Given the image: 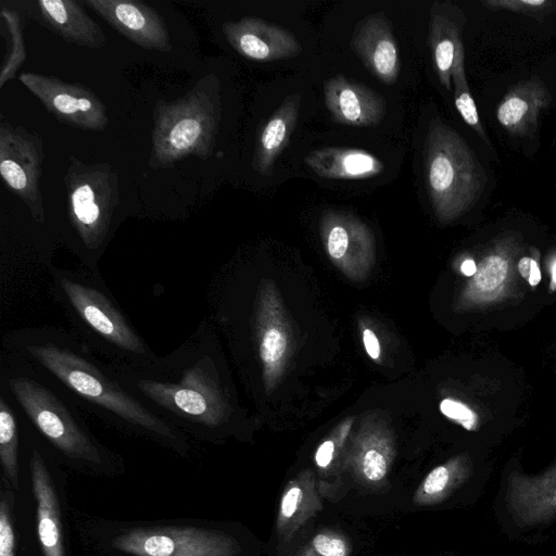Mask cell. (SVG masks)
Here are the masks:
<instances>
[{"label":"cell","instance_id":"277c9868","mask_svg":"<svg viewBox=\"0 0 556 556\" xmlns=\"http://www.w3.org/2000/svg\"><path fill=\"white\" fill-rule=\"evenodd\" d=\"M50 291L72 331L113 365L142 366L159 355L135 328L99 269L53 267Z\"/></svg>","mask_w":556,"mask_h":556},{"label":"cell","instance_id":"e575fe53","mask_svg":"<svg viewBox=\"0 0 556 556\" xmlns=\"http://www.w3.org/2000/svg\"><path fill=\"white\" fill-rule=\"evenodd\" d=\"M531 262H532V258L529 257V256H523L519 263H518V269H519V273L520 275L525 278V279H529V276H530V271H531Z\"/></svg>","mask_w":556,"mask_h":556},{"label":"cell","instance_id":"7402d4cb","mask_svg":"<svg viewBox=\"0 0 556 556\" xmlns=\"http://www.w3.org/2000/svg\"><path fill=\"white\" fill-rule=\"evenodd\" d=\"M300 102L299 93L287 97L261 129L253 155V167L260 174L269 176L287 147L299 118Z\"/></svg>","mask_w":556,"mask_h":556},{"label":"cell","instance_id":"3957f363","mask_svg":"<svg viewBox=\"0 0 556 556\" xmlns=\"http://www.w3.org/2000/svg\"><path fill=\"white\" fill-rule=\"evenodd\" d=\"M0 394L23 426L61 459L94 470L117 464L118 457L88 428L81 409L53 382L5 351L0 357Z\"/></svg>","mask_w":556,"mask_h":556},{"label":"cell","instance_id":"30bf717a","mask_svg":"<svg viewBox=\"0 0 556 556\" xmlns=\"http://www.w3.org/2000/svg\"><path fill=\"white\" fill-rule=\"evenodd\" d=\"M18 79L61 123L84 130L106 127L105 106L89 88L37 73H22Z\"/></svg>","mask_w":556,"mask_h":556},{"label":"cell","instance_id":"8fae6325","mask_svg":"<svg viewBox=\"0 0 556 556\" xmlns=\"http://www.w3.org/2000/svg\"><path fill=\"white\" fill-rule=\"evenodd\" d=\"M22 428L27 435L28 465L36 501L37 533L43 556H66L61 505L52 479L49 454L45 445L23 424Z\"/></svg>","mask_w":556,"mask_h":556},{"label":"cell","instance_id":"d4e9b609","mask_svg":"<svg viewBox=\"0 0 556 556\" xmlns=\"http://www.w3.org/2000/svg\"><path fill=\"white\" fill-rule=\"evenodd\" d=\"M390 447L383 444L359 446L350 463L351 472L361 486L377 490L386 485L390 469Z\"/></svg>","mask_w":556,"mask_h":556},{"label":"cell","instance_id":"1f68e13d","mask_svg":"<svg viewBox=\"0 0 556 556\" xmlns=\"http://www.w3.org/2000/svg\"><path fill=\"white\" fill-rule=\"evenodd\" d=\"M286 346L282 333L277 329H269L263 337L260 355L265 363H275L283 355Z\"/></svg>","mask_w":556,"mask_h":556},{"label":"cell","instance_id":"836d02e7","mask_svg":"<svg viewBox=\"0 0 556 556\" xmlns=\"http://www.w3.org/2000/svg\"><path fill=\"white\" fill-rule=\"evenodd\" d=\"M363 341L368 355L377 359L380 355V345L376 334L370 329H365L363 332Z\"/></svg>","mask_w":556,"mask_h":556},{"label":"cell","instance_id":"7c38bea8","mask_svg":"<svg viewBox=\"0 0 556 556\" xmlns=\"http://www.w3.org/2000/svg\"><path fill=\"white\" fill-rule=\"evenodd\" d=\"M99 16L137 46L162 52L172 49L169 33L161 15L135 0H86Z\"/></svg>","mask_w":556,"mask_h":556},{"label":"cell","instance_id":"484cf974","mask_svg":"<svg viewBox=\"0 0 556 556\" xmlns=\"http://www.w3.org/2000/svg\"><path fill=\"white\" fill-rule=\"evenodd\" d=\"M2 34L7 42V51L0 73V88L12 79L26 59V50L21 29V17L17 11L1 9Z\"/></svg>","mask_w":556,"mask_h":556},{"label":"cell","instance_id":"9c48e42d","mask_svg":"<svg viewBox=\"0 0 556 556\" xmlns=\"http://www.w3.org/2000/svg\"><path fill=\"white\" fill-rule=\"evenodd\" d=\"M43 142L25 128L0 124V174L9 187L28 207L33 219L43 224L46 214L40 192Z\"/></svg>","mask_w":556,"mask_h":556},{"label":"cell","instance_id":"7a4b0ae2","mask_svg":"<svg viewBox=\"0 0 556 556\" xmlns=\"http://www.w3.org/2000/svg\"><path fill=\"white\" fill-rule=\"evenodd\" d=\"M110 365L138 400L184 434L216 440L231 421L222 353L205 319L174 351L147 365Z\"/></svg>","mask_w":556,"mask_h":556},{"label":"cell","instance_id":"cb8c5ba5","mask_svg":"<svg viewBox=\"0 0 556 556\" xmlns=\"http://www.w3.org/2000/svg\"><path fill=\"white\" fill-rule=\"evenodd\" d=\"M21 429L18 415L8 399L0 394V462L4 480L14 490L18 489Z\"/></svg>","mask_w":556,"mask_h":556},{"label":"cell","instance_id":"5bb4252c","mask_svg":"<svg viewBox=\"0 0 556 556\" xmlns=\"http://www.w3.org/2000/svg\"><path fill=\"white\" fill-rule=\"evenodd\" d=\"M351 48L376 78L384 84L396 81L399 49L391 24L383 13L367 15L356 24Z\"/></svg>","mask_w":556,"mask_h":556},{"label":"cell","instance_id":"ba28073f","mask_svg":"<svg viewBox=\"0 0 556 556\" xmlns=\"http://www.w3.org/2000/svg\"><path fill=\"white\" fill-rule=\"evenodd\" d=\"M114 547L130 556H237L239 543L225 532L163 526L130 529L118 535Z\"/></svg>","mask_w":556,"mask_h":556},{"label":"cell","instance_id":"ffe728a7","mask_svg":"<svg viewBox=\"0 0 556 556\" xmlns=\"http://www.w3.org/2000/svg\"><path fill=\"white\" fill-rule=\"evenodd\" d=\"M507 502L522 523L533 525L549 519L556 514V468L535 478L511 475Z\"/></svg>","mask_w":556,"mask_h":556},{"label":"cell","instance_id":"d6a6232c","mask_svg":"<svg viewBox=\"0 0 556 556\" xmlns=\"http://www.w3.org/2000/svg\"><path fill=\"white\" fill-rule=\"evenodd\" d=\"M440 409L443 415L456 420L467 430L475 429L477 417L465 404L451 399H445L441 402Z\"/></svg>","mask_w":556,"mask_h":556},{"label":"cell","instance_id":"52a82bcc","mask_svg":"<svg viewBox=\"0 0 556 556\" xmlns=\"http://www.w3.org/2000/svg\"><path fill=\"white\" fill-rule=\"evenodd\" d=\"M426 180L437 216L452 220L470 208L485 186V173L463 137L439 117L425 144Z\"/></svg>","mask_w":556,"mask_h":556},{"label":"cell","instance_id":"4316f807","mask_svg":"<svg viewBox=\"0 0 556 556\" xmlns=\"http://www.w3.org/2000/svg\"><path fill=\"white\" fill-rule=\"evenodd\" d=\"M350 539L341 531L323 529L315 533L293 556H351Z\"/></svg>","mask_w":556,"mask_h":556},{"label":"cell","instance_id":"8d00e7d4","mask_svg":"<svg viewBox=\"0 0 556 556\" xmlns=\"http://www.w3.org/2000/svg\"><path fill=\"white\" fill-rule=\"evenodd\" d=\"M462 273L466 276H473L477 273V265L473 260L467 258L460 265Z\"/></svg>","mask_w":556,"mask_h":556},{"label":"cell","instance_id":"8992f818","mask_svg":"<svg viewBox=\"0 0 556 556\" xmlns=\"http://www.w3.org/2000/svg\"><path fill=\"white\" fill-rule=\"evenodd\" d=\"M153 118V168L170 166L189 155L206 160L220 121L218 88L212 79H202L184 97L157 103Z\"/></svg>","mask_w":556,"mask_h":556},{"label":"cell","instance_id":"4fadbf2b","mask_svg":"<svg viewBox=\"0 0 556 556\" xmlns=\"http://www.w3.org/2000/svg\"><path fill=\"white\" fill-rule=\"evenodd\" d=\"M223 29L230 46L250 60L270 62L293 58L302 51L292 33L257 17L225 23Z\"/></svg>","mask_w":556,"mask_h":556},{"label":"cell","instance_id":"44dd1931","mask_svg":"<svg viewBox=\"0 0 556 556\" xmlns=\"http://www.w3.org/2000/svg\"><path fill=\"white\" fill-rule=\"evenodd\" d=\"M304 161L316 175L328 179H367L384 169L380 159L356 148L326 147L309 152Z\"/></svg>","mask_w":556,"mask_h":556},{"label":"cell","instance_id":"4dcf8cb0","mask_svg":"<svg viewBox=\"0 0 556 556\" xmlns=\"http://www.w3.org/2000/svg\"><path fill=\"white\" fill-rule=\"evenodd\" d=\"M10 490H3L0 501V556H16V533L13 525V496Z\"/></svg>","mask_w":556,"mask_h":556},{"label":"cell","instance_id":"e0dca14e","mask_svg":"<svg viewBox=\"0 0 556 556\" xmlns=\"http://www.w3.org/2000/svg\"><path fill=\"white\" fill-rule=\"evenodd\" d=\"M33 17L67 43L99 49L106 38L99 25L74 0H40L33 3Z\"/></svg>","mask_w":556,"mask_h":556},{"label":"cell","instance_id":"f1b7e54d","mask_svg":"<svg viewBox=\"0 0 556 556\" xmlns=\"http://www.w3.org/2000/svg\"><path fill=\"white\" fill-rule=\"evenodd\" d=\"M454 103L464 122L470 126L486 143L489 138L481 124L476 102L469 90L466 76L453 78Z\"/></svg>","mask_w":556,"mask_h":556},{"label":"cell","instance_id":"f546056e","mask_svg":"<svg viewBox=\"0 0 556 556\" xmlns=\"http://www.w3.org/2000/svg\"><path fill=\"white\" fill-rule=\"evenodd\" d=\"M508 270L506 260L492 254L482 260L475 275L476 285L484 291L496 289L505 280Z\"/></svg>","mask_w":556,"mask_h":556},{"label":"cell","instance_id":"6da1fadb","mask_svg":"<svg viewBox=\"0 0 556 556\" xmlns=\"http://www.w3.org/2000/svg\"><path fill=\"white\" fill-rule=\"evenodd\" d=\"M2 351L26 362L81 410L128 433L186 454V435L138 400L72 330L34 326L2 336Z\"/></svg>","mask_w":556,"mask_h":556},{"label":"cell","instance_id":"2e32d148","mask_svg":"<svg viewBox=\"0 0 556 556\" xmlns=\"http://www.w3.org/2000/svg\"><path fill=\"white\" fill-rule=\"evenodd\" d=\"M324 99L332 117L343 125L372 127L386 113V102L379 93L343 74L324 83Z\"/></svg>","mask_w":556,"mask_h":556},{"label":"cell","instance_id":"83f0119b","mask_svg":"<svg viewBox=\"0 0 556 556\" xmlns=\"http://www.w3.org/2000/svg\"><path fill=\"white\" fill-rule=\"evenodd\" d=\"M481 4L491 11H508L539 23L556 11L555 0H481Z\"/></svg>","mask_w":556,"mask_h":556},{"label":"cell","instance_id":"d590c367","mask_svg":"<svg viewBox=\"0 0 556 556\" xmlns=\"http://www.w3.org/2000/svg\"><path fill=\"white\" fill-rule=\"evenodd\" d=\"M540 280H541V271H540L539 265H538L536 261L532 258L531 271H530L528 281L531 286H536L540 282Z\"/></svg>","mask_w":556,"mask_h":556},{"label":"cell","instance_id":"74e56055","mask_svg":"<svg viewBox=\"0 0 556 556\" xmlns=\"http://www.w3.org/2000/svg\"><path fill=\"white\" fill-rule=\"evenodd\" d=\"M552 276H553V282L556 283V263L553 266Z\"/></svg>","mask_w":556,"mask_h":556},{"label":"cell","instance_id":"5b68a950","mask_svg":"<svg viewBox=\"0 0 556 556\" xmlns=\"http://www.w3.org/2000/svg\"><path fill=\"white\" fill-rule=\"evenodd\" d=\"M65 186L70 248L83 265L98 269V262L114 231L117 176L108 164L86 165L73 159Z\"/></svg>","mask_w":556,"mask_h":556},{"label":"cell","instance_id":"603a6c76","mask_svg":"<svg viewBox=\"0 0 556 556\" xmlns=\"http://www.w3.org/2000/svg\"><path fill=\"white\" fill-rule=\"evenodd\" d=\"M471 468L464 459H452L433 468L413 494L416 506H432L446 500L470 476Z\"/></svg>","mask_w":556,"mask_h":556},{"label":"cell","instance_id":"ac0fdd59","mask_svg":"<svg viewBox=\"0 0 556 556\" xmlns=\"http://www.w3.org/2000/svg\"><path fill=\"white\" fill-rule=\"evenodd\" d=\"M552 93L538 77L519 81L510 88L496 110L498 124L510 136L532 138L542 111L549 106Z\"/></svg>","mask_w":556,"mask_h":556},{"label":"cell","instance_id":"d6986e66","mask_svg":"<svg viewBox=\"0 0 556 556\" xmlns=\"http://www.w3.org/2000/svg\"><path fill=\"white\" fill-rule=\"evenodd\" d=\"M323 507L318 482L311 470H304L288 481L280 496L276 519L279 543L291 541Z\"/></svg>","mask_w":556,"mask_h":556},{"label":"cell","instance_id":"9a60e30c","mask_svg":"<svg viewBox=\"0 0 556 556\" xmlns=\"http://www.w3.org/2000/svg\"><path fill=\"white\" fill-rule=\"evenodd\" d=\"M464 15L452 5L434 3L429 23V46L433 64L440 83L447 90L452 89V80L465 75V51L463 45Z\"/></svg>","mask_w":556,"mask_h":556}]
</instances>
